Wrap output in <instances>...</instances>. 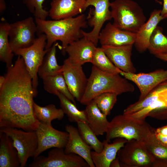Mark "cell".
Returning <instances> with one entry per match:
<instances>
[{
	"mask_svg": "<svg viewBox=\"0 0 167 167\" xmlns=\"http://www.w3.org/2000/svg\"><path fill=\"white\" fill-rule=\"evenodd\" d=\"M18 56L14 65L7 68L0 88V127L35 131L40 123L33 106L37 91L23 58Z\"/></svg>",
	"mask_w": 167,
	"mask_h": 167,
	"instance_id": "1",
	"label": "cell"
},
{
	"mask_svg": "<svg viewBox=\"0 0 167 167\" xmlns=\"http://www.w3.org/2000/svg\"><path fill=\"white\" fill-rule=\"evenodd\" d=\"M38 35L44 34L46 37L45 49H50L57 41L62 44L63 53L70 44L84 37L82 28L88 27L85 15L59 20H46L35 18Z\"/></svg>",
	"mask_w": 167,
	"mask_h": 167,
	"instance_id": "2",
	"label": "cell"
},
{
	"mask_svg": "<svg viewBox=\"0 0 167 167\" xmlns=\"http://www.w3.org/2000/svg\"><path fill=\"white\" fill-rule=\"evenodd\" d=\"M134 90V85L120 74L103 71L93 65L86 90L79 102L86 105L104 93L111 92L119 95Z\"/></svg>",
	"mask_w": 167,
	"mask_h": 167,
	"instance_id": "3",
	"label": "cell"
},
{
	"mask_svg": "<svg viewBox=\"0 0 167 167\" xmlns=\"http://www.w3.org/2000/svg\"><path fill=\"white\" fill-rule=\"evenodd\" d=\"M155 130L145 120L123 114L115 116L109 122L105 138L109 142L111 139L118 138L128 141L135 139L143 141Z\"/></svg>",
	"mask_w": 167,
	"mask_h": 167,
	"instance_id": "4",
	"label": "cell"
},
{
	"mask_svg": "<svg viewBox=\"0 0 167 167\" xmlns=\"http://www.w3.org/2000/svg\"><path fill=\"white\" fill-rule=\"evenodd\" d=\"M110 7L113 24L122 30L136 33L146 21L142 9L132 0H115Z\"/></svg>",
	"mask_w": 167,
	"mask_h": 167,
	"instance_id": "5",
	"label": "cell"
},
{
	"mask_svg": "<svg viewBox=\"0 0 167 167\" xmlns=\"http://www.w3.org/2000/svg\"><path fill=\"white\" fill-rule=\"evenodd\" d=\"M110 3L109 0H86L85 5L86 9L90 6L86 18L88 25L93 27L92 30L87 32L83 31L84 37L92 42L96 46L99 41V36L101 29L105 22L112 19Z\"/></svg>",
	"mask_w": 167,
	"mask_h": 167,
	"instance_id": "6",
	"label": "cell"
},
{
	"mask_svg": "<svg viewBox=\"0 0 167 167\" xmlns=\"http://www.w3.org/2000/svg\"><path fill=\"white\" fill-rule=\"evenodd\" d=\"M117 155L120 167H152L154 161L144 142L135 139L128 140Z\"/></svg>",
	"mask_w": 167,
	"mask_h": 167,
	"instance_id": "7",
	"label": "cell"
},
{
	"mask_svg": "<svg viewBox=\"0 0 167 167\" xmlns=\"http://www.w3.org/2000/svg\"><path fill=\"white\" fill-rule=\"evenodd\" d=\"M0 131L5 133L12 139L19 158L20 167L27 165L28 159L34 157L38 146L35 131H27L17 128H2Z\"/></svg>",
	"mask_w": 167,
	"mask_h": 167,
	"instance_id": "8",
	"label": "cell"
},
{
	"mask_svg": "<svg viewBox=\"0 0 167 167\" xmlns=\"http://www.w3.org/2000/svg\"><path fill=\"white\" fill-rule=\"evenodd\" d=\"M46 37L44 34L38 35L30 46L15 51V55L23 58L26 68L31 75L32 85L36 89L38 85V70L48 49H45Z\"/></svg>",
	"mask_w": 167,
	"mask_h": 167,
	"instance_id": "9",
	"label": "cell"
},
{
	"mask_svg": "<svg viewBox=\"0 0 167 167\" xmlns=\"http://www.w3.org/2000/svg\"><path fill=\"white\" fill-rule=\"evenodd\" d=\"M37 31L35 20L31 16L10 24L9 42L13 53L31 46L36 38L35 35Z\"/></svg>",
	"mask_w": 167,
	"mask_h": 167,
	"instance_id": "10",
	"label": "cell"
},
{
	"mask_svg": "<svg viewBox=\"0 0 167 167\" xmlns=\"http://www.w3.org/2000/svg\"><path fill=\"white\" fill-rule=\"evenodd\" d=\"M30 167H89L82 157L74 153H66L64 148H54L47 156H39L34 158Z\"/></svg>",
	"mask_w": 167,
	"mask_h": 167,
	"instance_id": "11",
	"label": "cell"
},
{
	"mask_svg": "<svg viewBox=\"0 0 167 167\" xmlns=\"http://www.w3.org/2000/svg\"><path fill=\"white\" fill-rule=\"evenodd\" d=\"M35 131L37 138L38 146L34 158L51 148H64L68 139L67 132L56 130L51 124L40 122Z\"/></svg>",
	"mask_w": 167,
	"mask_h": 167,
	"instance_id": "12",
	"label": "cell"
},
{
	"mask_svg": "<svg viewBox=\"0 0 167 167\" xmlns=\"http://www.w3.org/2000/svg\"><path fill=\"white\" fill-rule=\"evenodd\" d=\"M119 73L137 86L140 92L138 100L143 99L156 87L167 81V69H160L148 73H127L119 70Z\"/></svg>",
	"mask_w": 167,
	"mask_h": 167,
	"instance_id": "13",
	"label": "cell"
},
{
	"mask_svg": "<svg viewBox=\"0 0 167 167\" xmlns=\"http://www.w3.org/2000/svg\"><path fill=\"white\" fill-rule=\"evenodd\" d=\"M62 65L63 74L67 87L75 98L80 102L88 82L82 66L71 62L67 58L64 60Z\"/></svg>",
	"mask_w": 167,
	"mask_h": 167,
	"instance_id": "14",
	"label": "cell"
},
{
	"mask_svg": "<svg viewBox=\"0 0 167 167\" xmlns=\"http://www.w3.org/2000/svg\"><path fill=\"white\" fill-rule=\"evenodd\" d=\"M96 46L84 36L69 45L63 54H68L67 59L71 62L82 66L86 63L92 62Z\"/></svg>",
	"mask_w": 167,
	"mask_h": 167,
	"instance_id": "15",
	"label": "cell"
},
{
	"mask_svg": "<svg viewBox=\"0 0 167 167\" xmlns=\"http://www.w3.org/2000/svg\"><path fill=\"white\" fill-rule=\"evenodd\" d=\"M133 45H104L101 47L110 60L118 69L125 72L136 73V69L131 59Z\"/></svg>",
	"mask_w": 167,
	"mask_h": 167,
	"instance_id": "16",
	"label": "cell"
},
{
	"mask_svg": "<svg viewBox=\"0 0 167 167\" xmlns=\"http://www.w3.org/2000/svg\"><path fill=\"white\" fill-rule=\"evenodd\" d=\"M136 33L120 29L109 22L101 31L98 38L102 45L119 46L134 44Z\"/></svg>",
	"mask_w": 167,
	"mask_h": 167,
	"instance_id": "17",
	"label": "cell"
},
{
	"mask_svg": "<svg viewBox=\"0 0 167 167\" xmlns=\"http://www.w3.org/2000/svg\"><path fill=\"white\" fill-rule=\"evenodd\" d=\"M86 0H52L49 16L53 20L72 18L86 10Z\"/></svg>",
	"mask_w": 167,
	"mask_h": 167,
	"instance_id": "18",
	"label": "cell"
},
{
	"mask_svg": "<svg viewBox=\"0 0 167 167\" xmlns=\"http://www.w3.org/2000/svg\"><path fill=\"white\" fill-rule=\"evenodd\" d=\"M65 129L69 134L68 139L64 148L66 153L76 154L82 157L90 167H95L91 157V148L87 144L81 136L78 129L67 125Z\"/></svg>",
	"mask_w": 167,
	"mask_h": 167,
	"instance_id": "19",
	"label": "cell"
},
{
	"mask_svg": "<svg viewBox=\"0 0 167 167\" xmlns=\"http://www.w3.org/2000/svg\"><path fill=\"white\" fill-rule=\"evenodd\" d=\"M164 19L161 15V10L152 11L148 20L136 33L134 44L137 51L143 53L148 49L150 38L159 23Z\"/></svg>",
	"mask_w": 167,
	"mask_h": 167,
	"instance_id": "20",
	"label": "cell"
},
{
	"mask_svg": "<svg viewBox=\"0 0 167 167\" xmlns=\"http://www.w3.org/2000/svg\"><path fill=\"white\" fill-rule=\"evenodd\" d=\"M128 140L122 138H115L113 143H109L104 140L103 148L100 152L91 151L93 162L96 167H109L111 162L116 158L118 151L123 147Z\"/></svg>",
	"mask_w": 167,
	"mask_h": 167,
	"instance_id": "21",
	"label": "cell"
},
{
	"mask_svg": "<svg viewBox=\"0 0 167 167\" xmlns=\"http://www.w3.org/2000/svg\"><path fill=\"white\" fill-rule=\"evenodd\" d=\"M20 163L17 151L11 138L0 131V167H19Z\"/></svg>",
	"mask_w": 167,
	"mask_h": 167,
	"instance_id": "22",
	"label": "cell"
},
{
	"mask_svg": "<svg viewBox=\"0 0 167 167\" xmlns=\"http://www.w3.org/2000/svg\"><path fill=\"white\" fill-rule=\"evenodd\" d=\"M86 105L87 122L97 136L103 135L109 123L107 116L101 111L93 100Z\"/></svg>",
	"mask_w": 167,
	"mask_h": 167,
	"instance_id": "23",
	"label": "cell"
},
{
	"mask_svg": "<svg viewBox=\"0 0 167 167\" xmlns=\"http://www.w3.org/2000/svg\"><path fill=\"white\" fill-rule=\"evenodd\" d=\"M154 159L153 167H167V147L163 145L155 135V130L143 141Z\"/></svg>",
	"mask_w": 167,
	"mask_h": 167,
	"instance_id": "24",
	"label": "cell"
},
{
	"mask_svg": "<svg viewBox=\"0 0 167 167\" xmlns=\"http://www.w3.org/2000/svg\"><path fill=\"white\" fill-rule=\"evenodd\" d=\"M58 44L54 43L49 49L38 70V75L42 79L47 77L63 73V65H58L56 57Z\"/></svg>",
	"mask_w": 167,
	"mask_h": 167,
	"instance_id": "25",
	"label": "cell"
},
{
	"mask_svg": "<svg viewBox=\"0 0 167 167\" xmlns=\"http://www.w3.org/2000/svg\"><path fill=\"white\" fill-rule=\"evenodd\" d=\"M42 79L44 88L45 91L55 95L58 93H61L76 105L75 99L67 87L63 73L49 76Z\"/></svg>",
	"mask_w": 167,
	"mask_h": 167,
	"instance_id": "26",
	"label": "cell"
},
{
	"mask_svg": "<svg viewBox=\"0 0 167 167\" xmlns=\"http://www.w3.org/2000/svg\"><path fill=\"white\" fill-rule=\"evenodd\" d=\"M167 90V81L165 82L152 90L144 99L138 100L125 109L123 114H129L138 111L149 106L158 99L162 93Z\"/></svg>",
	"mask_w": 167,
	"mask_h": 167,
	"instance_id": "27",
	"label": "cell"
},
{
	"mask_svg": "<svg viewBox=\"0 0 167 167\" xmlns=\"http://www.w3.org/2000/svg\"><path fill=\"white\" fill-rule=\"evenodd\" d=\"M10 24L5 22L0 24V60L4 62L7 68L11 66L14 53L9 42V31Z\"/></svg>",
	"mask_w": 167,
	"mask_h": 167,
	"instance_id": "28",
	"label": "cell"
},
{
	"mask_svg": "<svg viewBox=\"0 0 167 167\" xmlns=\"http://www.w3.org/2000/svg\"><path fill=\"white\" fill-rule=\"evenodd\" d=\"M33 106L35 115L40 122L51 124L53 120H60L64 117V113L62 109L57 108L53 104L42 107L34 102Z\"/></svg>",
	"mask_w": 167,
	"mask_h": 167,
	"instance_id": "29",
	"label": "cell"
},
{
	"mask_svg": "<svg viewBox=\"0 0 167 167\" xmlns=\"http://www.w3.org/2000/svg\"><path fill=\"white\" fill-rule=\"evenodd\" d=\"M56 96L59 100L61 108L64 114H66L70 122H77L79 121H84L87 122L85 110H80L78 109L76 105L61 93H58Z\"/></svg>",
	"mask_w": 167,
	"mask_h": 167,
	"instance_id": "30",
	"label": "cell"
},
{
	"mask_svg": "<svg viewBox=\"0 0 167 167\" xmlns=\"http://www.w3.org/2000/svg\"><path fill=\"white\" fill-rule=\"evenodd\" d=\"M77 123L78 130L83 140L94 151L97 152H101L103 148V143L98 139L88 123L84 121Z\"/></svg>",
	"mask_w": 167,
	"mask_h": 167,
	"instance_id": "31",
	"label": "cell"
},
{
	"mask_svg": "<svg viewBox=\"0 0 167 167\" xmlns=\"http://www.w3.org/2000/svg\"><path fill=\"white\" fill-rule=\"evenodd\" d=\"M163 29L158 25L150 39L148 50L154 56L167 54V37L163 33Z\"/></svg>",
	"mask_w": 167,
	"mask_h": 167,
	"instance_id": "32",
	"label": "cell"
},
{
	"mask_svg": "<svg viewBox=\"0 0 167 167\" xmlns=\"http://www.w3.org/2000/svg\"><path fill=\"white\" fill-rule=\"evenodd\" d=\"M91 63L103 71L119 74V69L111 62L101 47L96 48Z\"/></svg>",
	"mask_w": 167,
	"mask_h": 167,
	"instance_id": "33",
	"label": "cell"
},
{
	"mask_svg": "<svg viewBox=\"0 0 167 167\" xmlns=\"http://www.w3.org/2000/svg\"><path fill=\"white\" fill-rule=\"evenodd\" d=\"M118 95L113 92H105L97 96L93 100L101 111L107 116L110 115L116 103Z\"/></svg>",
	"mask_w": 167,
	"mask_h": 167,
	"instance_id": "34",
	"label": "cell"
},
{
	"mask_svg": "<svg viewBox=\"0 0 167 167\" xmlns=\"http://www.w3.org/2000/svg\"><path fill=\"white\" fill-rule=\"evenodd\" d=\"M167 107V90L163 92L159 98L148 106L129 115L141 120H145L146 118L152 111L159 108Z\"/></svg>",
	"mask_w": 167,
	"mask_h": 167,
	"instance_id": "35",
	"label": "cell"
},
{
	"mask_svg": "<svg viewBox=\"0 0 167 167\" xmlns=\"http://www.w3.org/2000/svg\"><path fill=\"white\" fill-rule=\"evenodd\" d=\"M45 0H23V2L35 18L45 20L49 16V11L43 7Z\"/></svg>",
	"mask_w": 167,
	"mask_h": 167,
	"instance_id": "36",
	"label": "cell"
},
{
	"mask_svg": "<svg viewBox=\"0 0 167 167\" xmlns=\"http://www.w3.org/2000/svg\"><path fill=\"white\" fill-rule=\"evenodd\" d=\"M148 116L160 120H167V107L155 109L151 111Z\"/></svg>",
	"mask_w": 167,
	"mask_h": 167,
	"instance_id": "37",
	"label": "cell"
},
{
	"mask_svg": "<svg viewBox=\"0 0 167 167\" xmlns=\"http://www.w3.org/2000/svg\"><path fill=\"white\" fill-rule=\"evenodd\" d=\"M162 8L161 10V15L165 19L167 18V0H163Z\"/></svg>",
	"mask_w": 167,
	"mask_h": 167,
	"instance_id": "38",
	"label": "cell"
},
{
	"mask_svg": "<svg viewBox=\"0 0 167 167\" xmlns=\"http://www.w3.org/2000/svg\"><path fill=\"white\" fill-rule=\"evenodd\" d=\"M155 135L157 138L163 145L167 147V135H164L156 133Z\"/></svg>",
	"mask_w": 167,
	"mask_h": 167,
	"instance_id": "39",
	"label": "cell"
},
{
	"mask_svg": "<svg viewBox=\"0 0 167 167\" xmlns=\"http://www.w3.org/2000/svg\"><path fill=\"white\" fill-rule=\"evenodd\" d=\"M155 133L164 135H167V125L155 130Z\"/></svg>",
	"mask_w": 167,
	"mask_h": 167,
	"instance_id": "40",
	"label": "cell"
},
{
	"mask_svg": "<svg viewBox=\"0 0 167 167\" xmlns=\"http://www.w3.org/2000/svg\"><path fill=\"white\" fill-rule=\"evenodd\" d=\"M110 167H120V162L117 157L111 162Z\"/></svg>",
	"mask_w": 167,
	"mask_h": 167,
	"instance_id": "41",
	"label": "cell"
},
{
	"mask_svg": "<svg viewBox=\"0 0 167 167\" xmlns=\"http://www.w3.org/2000/svg\"><path fill=\"white\" fill-rule=\"evenodd\" d=\"M6 4L4 0H0V12L2 13L6 9Z\"/></svg>",
	"mask_w": 167,
	"mask_h": 167,
	"instance_id": "42",
	"label": "cell"
},
{
	"mask_svg": "<svg viewBox=\"0 0 167 167\" xmlns=\"http://www.w3.org/2000/svg\"><path fill=\"white\" fill-rule=\"evenodd\" d=\"M156 57L164 61L167 62V54H160L155 56Z\"/></svg>",
	"mask_w": 167,
	"mask_h": 167,
	"instance_id": "43",
	"label": "cell"
},
{
	"mask_svg": "<svg viewBox=\"0 0 167 167\" xmlns=\"http://www.w3.org/2000/svg\"><path fill=\"white\" fill-rule=\"evenodd\" d=\"M5 76H0V88H1L5 82Z\"/></svg>",
	"mask_w": 167,
	"mask_h": 167,
	"instance_id": "44",
	"label": "cell"
}]
</instances>
